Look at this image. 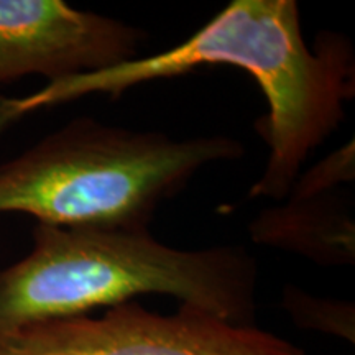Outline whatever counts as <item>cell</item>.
<instances>
[{
	"mask_svg": "<svg viewBox=\"0 0 355 355\" xmlns=\"http://www.w3.org/2000/svg\"><path fill=\"white\" fill-rule=\"evenodd\" d=\"M146 37L63 0H0V86L35 74L55 83L115 68L135 60Z\"/></svg>",
	"mask_w": 355,
	"mask_h": 355,
	"instance_id": "cell-5",
	"label": "cell"
},
{
	"mask_svg": "<svg viewBox=\"0 0 355 355\" xmlns=\"http://www.w3.org/2000/svg\"><path fill=\"white\" fill-rule=\"evenodd\" d=\"M282 304L295 326L340 337L354 344L355 309L349 301L318 298L298 286L286 285Z\"/></svg>",
	"mask_w": 355,
	"mask_h": 355,
	"instance_id": "cell-7",
	"label": "cell"
},
{
	"mask_svg": "<svg viewBox=\"0 0 355 355\" xmlns=\"http://www.w3.org/2000/svg\"><path fill=\"white\" fill-rule=\"evenodd\" d=\"M234 137L173 139L79 117L0 165V214L68 227L150 229L202 168L234 162Z\"/></svg>",
	"mask_w": 355,
	"mask_h": 355,
	"instance_id": "cell-3",
	"label": "cell"
},
{
	"mask_svg": "<svg viewBox=\"0 0 355 355\" xmlns=\"http://www.w3.org/2000/svg\"><path fill=\"white\" fill-rule=\"evenodd\" d=\"M219 64L250 74L268 104V112L255 122L268 146V158L248 198L282 201L309 155L339 128L344 104L355 92L349 38L321 32L309 48L295 0H232L170 50L48 83L28 96H0V133L40 110L92 94L117 99L145 83Z\"/></svg>",
	"mask_w": 355,
	"mask_h": 355,
	"instance_id": "cell-1",
	"label": "cell"
},
{
	"mask_svg": "<svg viewBox=\"0 0 355 355\" xmlns=\"http://www.w3.org/2000/svg\"><path fill=\"white\" fill-rule=\"evenodd\" d=\"M259 265L243 245L181 250L150 229L38 224L28 255L0 270V331L163 295L242 326L257 324Z\"/></svg>",
	"mask_w": 355,
	"mask_h": 355,
	"instance_id": "cell-2",
	"label": "cell"
},
{
	"mask_svg": "<svg viewBox=\"0 0 355 355\" xmlns=\"http://www.w3.org/2000/svg\"><path fill=\"white\" fill-rule=\"evenodd\" d=\"M355 178V148L354 140L344 144L336 152L327 155L322 162L301 171L293 183L286 198H306L311 194L334 189L354 183Z\"/></svg>",
	"mask_w": 355,
	"mask_h": 355,
	"instance_id": "cell-8",
	"label": "cell"
},
{
	"mask_svg": "<svg viewBox=\"0 0 355 355\" xmlns=\"http://www.w3.org/2000/svg\"><path fill=\"white\" fill-rule=\"evenodd\" d=\"M0 355H308L300 345L257 326L180 306L173 314L139 301L99 316H76L0 331Z\"/></svg>",
	"mask_w": 355,
	"mask_h": 355,
	"instance_id": "cell-4",
	"label": "cell"
},
{
	"mask_svg": "<svg viewBox=\"0 0 355 355\" xmlns=\"http://www.w3.org/2000/svg\"><path fill=\"white\" fill-rule=\"evenodd\" d=\"M250 224L255 243L295 252L319 265H354V202L343 186L306 198H285Z\"/></svg>",
	"mask_w": 355,
	"mask_h": 355,
	"instance_id": "cell-6",
	"label": "cell"
}]
</instances>
